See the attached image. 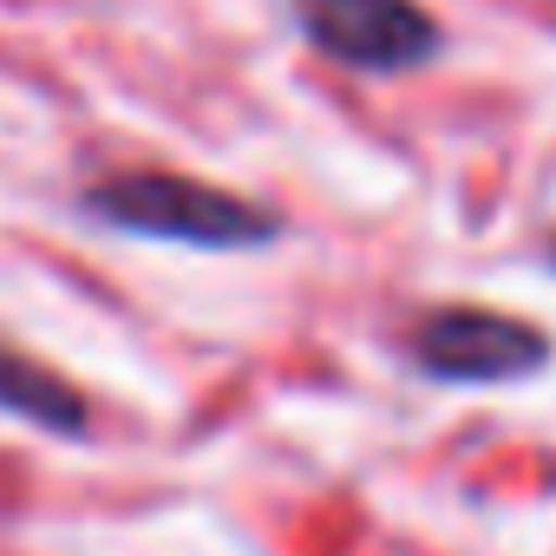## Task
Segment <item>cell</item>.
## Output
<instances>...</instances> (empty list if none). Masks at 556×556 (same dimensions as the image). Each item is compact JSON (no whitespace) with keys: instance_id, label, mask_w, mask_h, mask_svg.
Listing matches in <instances>:
<instances>
[{"instance_id":"1","label":"cell","mask_w":556,"mask_h":556,"mask_svg":"<svg viewBox=\"0 0 556 556\" xmlns=\"http://www.w3.org/2000/svg\"><path fill=\"white\" fill-rule=\"evenodd\" d=\"M79 216H92L118 236H138V242L210 249V255H249V249H268L282 236V216L275 210H262L236 190L197 184V177H170V170L99 177L79 197Z\"/></svg>"},{"instance_id":"2","label":"cell","mask_w":556,"mask_h":556,"mask_svg":"<svg viewBox=\"0 0 556 556\" xmlns=\"http://www.w3.org/2000/svg\"><path fill=\"white\" fill-rule=\"evenodd\" d=\"M406 361L439 387H523L549 367V334L497 308H432L406 334Z\"/></svg>"},{"instance_id":"3","label":"cell","mask_w":556,"mask_h":556,"mask_svg":"<svg viewBox=\"0 0 556 556\" xmlns=\"http://www.w3.org/2000/svg\"><path fill=\"white\" fill-rule=\"evenodd\" d=\"M302 40L348 73H413L439 53V21L419 0H295Z\"/></svg>"},{"instance_id":"4","label":"cell","mask_w":556,"mask_h":556,"mask_svg":"<svg viewBox=\"0 0 556 556\" xmlns=\"http://www.w3.org/2000/svg\"><path fill=\"white\" fill-rule=\"evenodd\" d=\"M0 413L34 426V432H53V439H86L92 432L86 393L66 374H53L34 354H21V348H0Z\"/></svg>"},{"instance_id":"5","label":"cell","mask_w":556,"mask_h":556,"mask_svg":"<svg viewBox=\"0 0 556 556\" xmlns=\"http://www.w3.org/2000/svg\"><path fill=\"white\" fill-rule=\"evenodd\" d=\"M549 268H556V236H549Z\"/></svg>"}]
</instances>
